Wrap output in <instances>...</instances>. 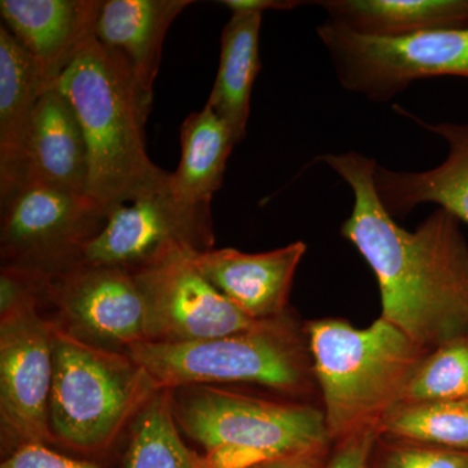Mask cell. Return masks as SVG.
<instances>
[{"instance_id":"cell-1","label":"cell","mask_w":468,"mask_h":468,"mask_svg":"<svg viewBox=\"0 0 468 468\" xmlns=\"http://www.w3.org/2000/svg\"><path fill=\"white\" fill-rule=\"evenodd\" d=\"M318 160L353 190L341 236L377 276L381 318L428 353L468 335V243L461 221L439 207L409 232L378 199L374 159L347 151Z\"/></svg>"},{"instance_id":"cell-2","label":"cell","mask_w":468,"mask_h":468,"mask_svg":"<svg viewBox=\"0 0 468 468\" xmlns=\"http://www.w3.org/2000/svg\"><path fill=\"white\" fill-rule=\"evenodd\" d=\"M57 88L72 104L89 156L88 196L103 208L162 183L169 172L146 153L144 124L153 101L124 64L94 36L58 77Z\"/></svg>"},{"instance_id":"cell-3","label":"cell","mask_w":468,"mask_h":468,"mask_svg":"<svg viewBox=\"0 0 468 468\" xmlns=\"http://www.w3.org/2000/svg\"><path fill=\"white\" fill-rule=\"evenodd\" d=\"M304 329L326 427L338 441L378 428L401 403L410 378L428 354L381 316L367 328L331 318L313 320Z\"/></svg>"},{"instance_id":"cell-4","label":"cell","mask_w":468,"mask_h":468,"mask_svg":"<svg viewBox=\"0 0 468 468\" xmlns=\"http://www.w3.org/2000/svg\"><path fill=\"white\" fill-rule=\"evenodd\" d=\"M48 421L54 445L84 457L106 454L159 390L125 351L85 343L52 320Z\"/></svg>"},{"instance_id":"cell-5","label":"cell","mask_w":468,"mask_h":468,"mask_svg":"<svg viewBox=\"0 0 468 468\" xmlns=\"http://www.w3.org/2000/svg\"><path fill=\"white\" fill-rule=\"evenodd\" d=\"M126 353L158 389L254 384L301 399L318 387L306 329L289 313L237 334L185 344L138 343Z\"/></svg>"},{"instance_id":"cell-6","label":"cell","mask_w":468,"mask_h":468,"mask_svg":"<svg viewBox=\"0 0 468 468\" xmlns=\"http://www.w3.org/2000/svg\"><path fill=\"white\" fill-rule=\"evenodd\" d=\"M171 399L181 432L202 446L214 468H251L332 441L324 411L306 403L270 401L209 385L177 388Z\"/></svg>"},{"instance_id":"cell-7","label":"cell","mask_w":468,"mask_h":468,"mask_svg":"<svg viewBox=\"0 0 468 468\" xmlns=\"http://www.w3.org/2000/svg\"><path fill=\"white\" fill-rule=\"evenodd\" d=\"M43 306L42 276L2 267L0 421L5 457L29 443L54 445L48 421L54 322Z\"/></svg>"},{"instance_id":"cell-8","label":"cell","mask_w":468,"mask_h":468,"mask_svg":"<svg viewBox=\"0 0 468 468\" xmlns=\"http://www.w3.org/2000/svg\"><path fill=\"white\" fill-rule=\"evenodd\" d=\"M318 37L345 90L375 103H387L419 80L468 79V27L378 38L325 21Z\"/></svg>"},{"instance_id":"cell-9","label":"cell","mask_w":468,"mask_h":468,"mask_svg":"<svg viewBox=\"0 0 468 468\" xmlns=\"http://www.w3.org/2000/svg\"><path fill=\"white\" fill-rule=\"evenodd\" d=\"M107 209L88 194L24 183L2 201V267L51 277L81 263L106 223Z\"/></svg>"},{"instance_id":"cell-10","label":"cell","mask_w":468,"mask_h":468,"mask_svg":"<svg viewBox=\"0 0 468 468\" xmlns=\"http://www.w3.org/2000/svg\"><path fill=\"white\" fill-rule=\"evenodd\" d=\"M214 243L212 214L176 201L168 174L155 186L107 208L106 223L85 246L81 263L134 272L172 249L206 251Z\"/></svg>"},{"instance_id":"cell-11","label":"cell","mask_w":468,"mask_h":468,"mask_svg":"<svg viewBox=\"0 0 468 468\" xmlns=\"http://www.w3.org/2000/svg\"><path fill=\"white\" fill-rule=\"evenodd\" d=\"M175 248L134 271L144 303V341L185 344L245 331L257 324L218 292L190 260Z\"/></svg>"},{"instance_id":"cell-12","label":"cell","mask_w":468,"mask_h":468,"mask_svg":"<svg viewBox=\"0 0 468 468\" xmlns=\"http://www.w3.org/2000/svg\"><path fill=\"white\" fill-rule=\"evenodd\" d=\"M43 301L55 322L85 343L126 353L144 341V297L131 271L77 264L45 277Z\"/></svg>"},{"instance_id":"cell-13","label":"cell","mask_w":468,"mask_h":468,"mask_svg":"<svg viewBox=\"0 0 468 468\" xmlns=\"http://www.w3.org/2000/svg\"><path fill=\"white\" fill-rule=\"evenodd\" d=\"M306 250V243L297 241L255 254L230 248L192 250L190 260L243 315L263 322L288 313L292 280Z\"/></svg>"},{"instance_id":"cell-14","label":"cell","mask_w":468,"mask_h":468,"mask_svg":"<svg viewBox=\"0 0 468 468\" xmlns=\"http://www.w3.org/2000/svg\"><path fill=\"white\" fill-rule=\"evenodd\" d=\"M103 0H2L3 26L23 46L50 86L89 39Z\"/></svg>"},{"instance_id":"cell-15","label":"cell","mask_w":468,"mask_h":468,"mask_svg":"<svg viewBox=\"0 0 468 468\" xmlns=\"http://www.w3.org/2000/svg\"><path fill=\"white\" fill-rule=\"evenodd\" d=\"M397 112L446 141L448 158L428 171H392L377 165L375 187L378 199L393 218L409 215L419 205L435 203L468 224V124H428L401 107Z\"/></svg>"},{"instance_id":"cell-16","label":"cell","mask_w":468,"mask_h":468,"mask_svg":"<svg viewBox=\"0 0 468 468\" xmlns=\"http://www.w3.org/2000/svg\"><path fill=\"white\" fill-rule=\"evenodd\" d=\"M192 0H103L94 38L126 67L153 101L169 27Z\"/></svg>"},{"instance_id":"cell-17","label":"cell","mask_w":468,"mask_h":468,"mask_svg":"<svg viewBox=\"0 0 468 468\" xmlns=\"http://www.w3.org/2000/svg\"><path fill=\"white\" fill-rule=\"evenodd\" d=\"M88 180L89 156L84 132L72 104L57 86H52L43 92L34 111L24 183L88 194Z\"/></svg>"},{"instance_id":"cell-18","label":"cell","mask_w":468,"mask_h":468,"mask_svg":"<svg viewBox=\"0 0 468 468\" xmlns=\"http://www.w3.org/2000/svg\"><path fill=\"white\" fill-rule=\"evenodd\" d=\"M52 88L32 57L0 27V197L24 183L27 138L37 103Z\"/></svg>"},{"instance_id":"cell-19","label":"cell","mask_w":468,"mask_h":468,"mask_svg":"<svg viewBox=\"0 0 468 468\" xmlns=\"http://www.w3.org/2000/svg\"><path fill=\"white\" fill-rule=\"evenodd\" d=\"M329 23L378 38L468 27V0H320Z\"/></svg>"},{"instance_id":"cell-20","label":"cell","mask_w":468,"mask_h":468,"mask_svg":"<svg viewBox=\"0 0 468 468\" xmlns=\"http://www.w3.org/2000/svg\"><path fill=\"white\" fill-rule=\"evenodd\" d=\"M234 146L229 128L208 106L190 113L181 126L180 163L169 174V189L176 201L211 214L212 197L223 185Z\"/></svg>"},{"instance_id":"cell-21","label":"cell","mask_w":468,"mask_h":468,"mask_svg":"<svg viewBox=\"0 0 468 468\" xmlns=\"http://www.w3.org/2000/svg\"><path fill=\"white\" fill-rule=\"evenodd\" d=\"M261 16L239 12L224 27L217 80L206 103L226 122L236 144L245 140L252 86L261 70Z\"/></svg>"},{"instance_id":"cell-22","label":"cell","mask_w":468,"mask_h":468,"mask_svg":"<svg viewBox=\"0 0 468 468\" xmlns=\"http://www.w3.org/2000/svg\"><path fill=\"white\" fill-rule=\"evenodd\" d=\"M125 468H214L205 454L184 441L171 390H156L132 424Z\"/></svg>"},{"instance_id":"cell-23","label":"cell","mask_w":468,"mask_h":468,"mask_svg":"<svg viewBox=\"0 0 468 468\" xmlns=\"http://www.w3.org/2000/svg\"><path fill=\"white\" fill-rule=\"evenodd\" d=\"M380 435L468 452V401L401 403L378 423Z\"/></svg>"},{"instance_id":"cell-24","label":"cell","mask_w":468,"mask_h":468,"mask_svg":"<svg viewBox=\"0 0 468 468\" xmlns=\"http://www.w3.org/2000/svg\"><path fill=\"white\" fill-rule=\"evenodd\" d=\"M457 401H468V335L424 356L410 378L401 403Z\"/></svg>"},{"instance_id":"cell-25","label":"cell","mask_w":468,"mask_h":468,"mask_svg":"<svg viewBox=\"0 0 468 468\" xmlns=\"http://www.w3.org/2000/svg\"><path fill=\"white\" fill-rule=\"evenodd\" d=\"M369 468H468V452L378 433Z\"/></svg>"},{"instance_id":"cell-26","label":"cell","mask_w":468,"mask_h":468,"mask_svg":"<svg viewBox=\"0 0 468 468\" xmlns=\"http://www.w3.org/2000/svg\"><path fill=\"white\" fill-rule=\"evenodd\" d=\"M0 468H101L85 458H73L55 452L45 443L21 446L5 457Z\"/></svg>"},{"instance_id":"cell-27","label":"cell","mask_w":468,"mask_h":468,"mask_svg":"<svg viewBox=\"0 0 468 468\" xmlns=\"http://www.w3.org/2000/svg\"><path fill=\"white\" fill-rule=\"evenodd\" d=\"M378 437L377 427L365 428L345 437L323 468H369Z\"/></svg>"},{"instance_id":"cell-28","label":"cell","mask_w":468,"mask_h":468,"mask_svg":"<svg viewBox=\"0 0 468 468\" xmlns=\"http://www.w3.org/2000/svg\"><path fill=\"white\" fill-rule=\"evenodd\" d=\"M328 448L329 446H325V448L289 455L280 460L264 462L251 468H323L328 461L326 460Z\"/></svg>"},{"instance_id":"cell-29","label":"cell","mask_w":468,"mask_h":468,"mask_svg":"<svg viewBox=\"0 0 468 468\" xmlns=\"http://www.w3.org/2000/svg\"><path fill=\"white\" fill-rule=\"evenodd\" d=\"M218 3L229 8L232 14H239V12L263 14L268 9H292L306 5V2H297V0H223Z\"/></svg>"}]
</instances>
